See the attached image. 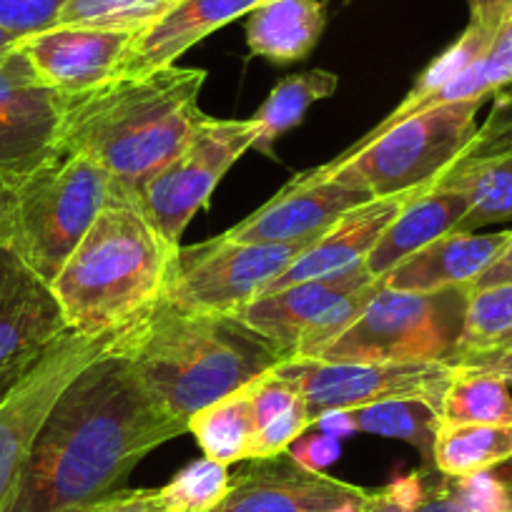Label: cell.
<instances>
[{
    "mask_svg": "<svg viewBox=\"0 0 512 512\" xmlns=\"http://www.w3.org/2000/svg\"><path fill=\"white\" fill-rule=\"evenodd\" d=\"M189 432L111 347L71 379L28 450L11 512H86L126 490L156 447Z\"/></svg>",
    "mask_w": 512,
    "mask_h": 512,
    "instance_id": "6da1fadb",
    "label": "cell"
},
{
    "mask_svg": "<svg viewBox=\"0 0 512 512\" xmlns=\"http://www.w3.org/2000/svg\"><path fill=\"white\" fill-rule=\"evenodd\" d=\"M204 83V68L174 63L63 96L58 149L96 161L111 181V199L139 204L149 181L184 151L204 118Z\"/></svg>",
    "mask_w": 512,
    "mask_h": 512,
    "instance_id": "7a4b0ae2",
    "label": "cell"
},
{
    "mask_svg": "<svg viewBox=\"0 0 512 512\" xmlns=\"http://www.w3.org/2000/svg\"><path fill=\"white\" fill-rule=\"evenodd\" d=\"M113 349L134 364L156 400L186 422L289 359L236 314L189 312L164 299L121 329Z\"/></svg>",
    "mask_w": 512,
    "mask_h": 512,
    "instance_id": "3957f363",
    "label": "cell"
},
{
    "mask_svg": "<svg viewBox=\"0 0 512 512\" xmlns=\"http://www.w3.org/2000/svg\"><path fill=\"white\" fill-rule=\"evenodd\" d=\"M176 251L139 206L108 201L53 279L73 332L111 337L139 322L164 297Z\"/></svg>",
    "mask_w": 512,
    "mask_h": 512,
    "instance_id": "277c9868",
    "label": "cell"
},
{
    "mask_svg": "<svg viewBox=\"0 0 512 512\" xmlns=\"http://www.w3.org/2000/svg\"><path fill=\"white\" fill-rule=\"evenodd\" d=\"M482 103L470 98L425 108L379 134H367L324 166L367 189L374 199L425 191L475 146Z\"/></svg>",
    "mask_w": 512,
    "mask_h": 512,
    "instance_id": "5b68a950",
    "label": "cell"
},
{
    "mask_svg": "<svg viewBox=\"0 0 512 512\" xmlns=\"http://www.w3.org/2000/svg\"><path fill=\"white\" fill-rule=\"evenodd\" d=\"M108 201L106 171L88 156L56 149L18 181L6 244L53 284Z\"/></svg>",
    "mask_w": 512,
    "mask_h": 512,
    "instance_id": "8992f818",
    "label": "cell"
},
{
    "mask_svg": "<svg viewBox=\"0 0 512 512\" xmlns=\"http://www.w3.org/2000/svg\"><path fill=\"white\" fill-rule=\"evenodd\" d=\"M467 304L470 287L400 292L379 282L357 322L317 359L455 364L462 354Z\"/></svg>",
    "mask_w": 512,
    "mask_h": 512,
    "instance_id": "52a82bcc",
    "label": "cell"
},
{
    "mask_svg": "<svg viewBox=\"0 0 512 512\" xmlns=\"http://www.w3.org/2000/svg\"><path fill=\"white\" fill-rule=\"evenodd\" d=\"M314 241L246 244L221 234L186 249L179 246L161 299L189 312L234 314L259 297Z\"/></svg>",
    "mask_w": 512,
    "mask_h": 512,
    "instance_id": "ba28073f",
    "label": "cell"
},
{
    "mask_svg": "<svg viewBox=\"0 0 512 512\" xmlns=\"http://www.w3.org/2000/svg\"><path fill=\"white\" fill-rule=\"evenodd\" d=\"M452 367L455 364L445 362H327L289 357L272 372L299 392L314 425L329 410H362L392 400H420L440 415Z\"/></svg>",
    "mask_w": 512,
    "mask_h": 512,
    "instance_id": "9c48e42d",
    "label": "cell"
},
{
    "mask_svg": "<svg viewBox=\"0 0 512 512\" xmlns=\"http://www.w3.org/2000/svg\"><path fill=\"white\" fill-rule=\"evenodd\" d=\"M259 136L254 118L204 116L174 161L164 166L139 199V211L169 244L181 246L186 226L209 201L226 171Z\"/></svg>",
    "mask_w": 512,
    "mask_h": 512,
    "instance_id": "30bf717a",
    "label": "cell"
},
{
    "mask_svg": "<svg viewBox=\"0 0 512 512\" xmlns=\"http://www.w3.org/2000/svg\"><path fill=\"white\" fill-rule=\"evenodd\" d=\"M71 332L53 284L0 241V405Z\"/></svg>",
    "mask_w": 512,
    "mask_h": 512,
    "instance_id": "8fae6325",
    "label": "cell"
},
{
    "mask_svg": "<svg viewBox=\"0 0 512 512\" xmlns=\"http://www.w3.org/2000/svg\"><path fill=\"white\" fill-rule=\"evenodd\" d=\"M111 337H83L71 332L56 344L51 354L38 364L36 372L0 405V512H11L21 485L28 450L48 410L56 405L71 379L101 357L113 344Z\"/></svg>",
    "mask_w": 512,
    "mask_h": 512,
    "instance_id": "7c38bea8",
    "label": "cell"
},
{
    "mask_svg": "<svg viewBox=\"0 0 512 512\" xmlns=\"http://www.w3.org/2000/svg\"><path fill=\"white\" fill-rule=\"evenodd\" d=\"M374 201L367 189L334 174L327 166L297 176L272 201L226 231L246 244H299L314 241L342 216Z\"/></svg>",
    "mask_w": 512,
    "mask_h": 512,
    "instance_id": "4fadbf2b",
    "label": "cell"
},
{
    "mask_svg": "<svg viewBox=\"0 0 512 512\" xmlns=\"http://www.w3.org/2000/svg\"><path fill=\"white\" fill-rule=\"evenodd\" d=\"M369 490L309 472L292 460H256L231 480L221 505L211 512H359Z\"/></svg>",
    "mask_w": 512,
    "mask_h": 512,
    "instance_id": "5bb4252c",
    "label": "cell"
},
{
    "mask_svg": "<svg viewBox=\"0 0 512 512\" xmlns=\"http://www.w3.org/2000/svg\"><path fill=\"white\" fill-rule=\"evenodd\" d=\"M134 33L56 26L21 43L38 78L61 96L91 91L111 81Z\"/></svg>",
    "mask_w": 512,
    "mask_h": 512,
    "instance_id": "9a60e30c",
    "label": "cell"
},
{
    "mask_svg": "<svg viewBox=\"0 0 512 512\" xmlns=\"http://www.w3.org/2000/svg\"><path fill=\"white\" fill-rule=\"evenodd\" d=\"M379 282L367 267H354L349 272L334 274L324 279H307V282L292 284L279 292L262 294L251 299L249 304L234 312L246 327L262 334L264 339L282 349L287 357H294L304 334L349 294Z\"/></svg>",
    "mask_w": 512,
    "mask_h": 512,
    "instance_id": "2e32d148",
    "label": "cell"
},
{
    "mask_svg": "<svg viewBox=\"0 0 512 512\" xmlns=\"http://www.w3.org/2000/svg\"><path fill=\"white\" fill-rule=\"evenodd\" d=\"M420 194V191H417ZM415 194L387 196V199H374L359 209L349 211L347 216L337 221L329 231H324L297 262L289 264L262 294L279 292L292 284L307 282V279H324L334 274L349 272L354 267H362L367 256L382 239L384 229L392 224L397 214L405 209L407 201ZM259 294V297H262Z\"/></svg>",
    "mask_w": 512,
    "mask_h": 512,
    "instance_id": "e0dca14e",
    "label": "cell"
},
{
    "mask_svg": "<svg viewBox=\"0 0 512 512\" xmlns=\"http://www.w3.org/2000/svg\"><path fill=\"white\" fill-rule=\"evenodd\" d=\"M264 0H176L156 23L136 33L116 76H141L174 66L191 46L241 16H249Z\"/></svg>",
    "mask_w": 512,
    "mask_h": 512,
    "instance_id": "ac0fdd59",
    "label": "cell"
},
{
    "mask_svg": "<svg viewBox=\"0 0 512 512\" xmlns=\"http://www.w3.org/2000/svg\"><path fill=\"white\" fill-rule=\"evenodd\" d=\"M510 231H497V234L450 231L407 256L405 262L397 264L382 279V284L390 289H400V292H437V289L447 287H470L495 262V256L510 239Z\"/></svg>",
    "mask_w": 512,
    "mask_h": 512,
    "instance_id": "d6986e66",
    "label": "cell"
},
{
    "mask_svg": "<svg viewBox=\"0 0 512 512\" xmlns=\"http://www.w3.org/2000/svg\"><path fill=\"white\" fill-rule=\"evenodd\" d=\"M467 211H470V196L460 186L440 179L435 186L420 191L407 201L405 209L384 229L382 239L367 256L364 267L374 279L382 282L397 264L405 262L407 256L437 241L440 236L460 229Z\"/></svg>",
    "mask_w": 512,
    "mask_h": 512,
    "instance_id": "ffe728a7",
    "label": "cell"
},
{
    "mask_svg": "<svg viewBox=\"0 0 512 512\" xmlns=\"http://www.w3.org/2000/svg\"><path fill=\"white\" fill-rule=\"evenodd\" d=\"M327 16L322 0H264L246 21V43L254 56L274 63L302 61L322 38Z\"/></svg>",
    "mask_w": 512,
    "mask_h": 512,
    "instance_id": "44dd1931",
    "label": "cell"
},
{
    "mask_svg": "<svg viewBox=\"0 0 512 512\" xmlns=\"http://www.w3.org/2000/svg\"><path fill=\"white\" fill-rule=\"evenodd\" d=\"M510 3L512 0H495L490 6L470 11V26L465 28V33H462L437 61H432L430 66H427V71L422 73L417 86L407 93L405 101H402L390 116L384 118L377 128H372L369 134H379L384 128H390L392 123L425 111L430 98L435 96L440 88H445L447 83L455 81L457 76H462L467 68H472L477 61H482L485 53L490 51L502 21H505V13L507 8H510Z\"/></svg>",
    "mask_w": 512,
    "mask_h": 512,
    "instance_id": "7402d4cb",
    "label": "cell"
},
{
    "mask_svg": "<svg viewBox=\"0 0 512 512\" xmlns=\"http://www.w3.org/2000/svg\"><path fill=\"white\" fill-rule=\"evenodd\" d=\"M442 179L470 196V211L457 231H477L512 221V151L477 154L470 149Z\"/></svg>",
    "mask_w": 512,
    "mask_h": 512,
    "instance_id": "603a6c76",
    "label": "cell"
},
{
    "mask_svg": "<svg viewBox=\"0 0 512 512\" xmlns=\"http://www.w3.org/2000/svg\"><path fill=\"white\" fill-rule=\"evenodd\" d=\"M510 460L512 425H437L432 467L442 477H467Z\"/></svg>",
    "mask_w": 512,
    "mask_h": 512,
    "instance_id": "cb8c5ba5",
    "label": "cell"
},
{
    "mask_svg": "<svg viewBox=\"0 0 512 512\" xmlns=\"http://www.w3.org/2000/svg\"><path fill=\"white\" fill-rule=\"evenodd\" d=\"M189 432L196 437L201 452L209 460L221 462V465L251 460V447L256 440L251 384L196 412L189 420Z\"/></svg>",
    "mask_w": 512,
    "mask_h": 512,
    "instance_id": "d4e9b609",
    "label": "cell"
},
{
    "mask_svg": "<svg viewBox=\"0 0 512 512\" xmlns=\"http://www.w3.org/2000/svg\"><path fill=\"white\" fill-rule=\"evenodd\" d=\"M337 86V73L322 71V68L297 73V76H289L284 81H279L267 96V101L251 116L256 121V126H259L254 149L267 156L272 154L274 144L287 134L289 128L299 126L304 121V116H307L309 108L317 101H322V98L332 96L337 91Z\"/></svg>",
    "mask_w": 512,
    "mask_h": 512,
    "instance_id": "484cf974",
    "label": "cell"
},
{
    "mask_svg": "<svg viewBox=\"0 0 512 512\" xmlns=\"http://www.w3.org/2000/svg\"><path fill=\"white\" fill-rule=\"evenodd\" d=\"M445 425H512L510 384L482 369L455 364L440 402Z\"/></svg>",
    "mask_w": 512,
    "mask_h": 512,
    "instance_id": "4316f807",
    "label": "cell"
},
{
    "mask_svg": "<svg viewBox=\"0 0 512 512\" xmlns=\"http://www.w3.org/2000/svg\"><path fill=\"white\" fill-rule=\"evenodd\" d=\"M21 43L0 53V121L58 123L63 96L38 78Z\"/></svg>",
    "mask_w": 512,
    "mask_h": 512,
    "instance_id": "83f0119b",
    "label": "cell"
},
{
    "mask_svg": "<svg viewBox=\"0 0 512 512\" xmlns=\"http://www.w3.org/2000/svg\"><path fill=\"white\" fill-rule=\"evenodd\" d=\"M352 415L357 422V432L407 442L420 450L427 465H432V445H435V432L440 425L435 407L420 400H392L352 410Z\"/></svg>",
    "mask_w": 512,
    "mask_h": 512,
    "instance_id": "f1b7e54d",
    "label": "cell"
},
{
    "mask_svg": "<svg viewBox=\"0 0 512 512\" xmlns=\"http://www.w3.org/2000/svg\"><path fill=\"white\" fill-rule=\"evenodd\" d=\"M176 0H68L58 26L141 33L159 21Z\"/></svg>",
    "mask_w": 512,
    "mask_h": 512,
    "instance_id": "f546056e",
    "label": "cell"
},
{
    "mask_svg": "<svg viewBox=\"0 0 512 512\" xmlns=\"http://www.w3.org/2000/svg\"><path fill=\"white\" fill-rule=\"evenodd\" d=\"M229 487V465L201 457L176 472L169 485L159 487V495L166 512H211L221 505Z\"/></svg>",
    "mask_w": 512,
    "mask_h": 512,
    "instance_id": "4dcf8cb0",
    "label": "cell"
},
{
    "mask_svg": "<svg viewBox=\"0 0 512 512\" xmlns=\"http://www.w3.org/2000/svg\"><path fill=\"white\" fill-rule=\"evenodd\" d=\"M512 329V282L470 292L462 354L490 349ZM460 354V357H462Z\"/></svg>",
    "mask_w": 512,
    "mask_h": 512,
    "instance_id": "1f68e13d",
    "label": "cell"
},
{
    "mask_svg": "<svg viewBox=\"0 0 512 512\" xmlns=\"http://www.w3.org/2000/svg\"><path fill=\"white\" fill-rule=\"evenodd\" d=\"M58 149V123L0 121V179L23 176Z\"/></svg>",
    "mask_w": 512,
    "mask_h": 512,
    "instance_id": "d6a6232c",
    "label": "cell"
},
{
    "mask_svg": "<svg viewBox=\"0 0 512 512\" xmlns=\"http://www.w3.org/2000/svg\"><path fill=\"white\" fill-rule=\"evenodd\" d=\"M377 289H379V282H374V284H369V287H364V289H359V292L344 297L339 304H334V307L329 309V312L324 314V317L319 319V322L314 324L307 334H304L302 342H299V347H297V352H294V357L317 359L319 354L329 347V344L337 342V339L342 337V334L347 332L354 322H357L359 314L364 312V307H367L369 299L374 297V292H377Z\"/></svg>",
    "mask_w": 512,
    "mask_h": 512,
    "instance_id": "836d02e7",
    "label": "cell"
},
{
    "mask_svg": "<svg viewBox=\"0 0 512 512\" xmlns=\"http://www.w3.org/2000/svg\"><path fill=\"white\" fill-rule=\"evenodd\" d=\"M68 0H0V28L18 41L58 26Z\"/></svg>",
    "mask_w": 512,
    "mask_h": 512,
    "instance_id": "e575fe53",
    "label": "cell"
},
{
    "mask_svg": "<svg viewBox=\"0 0 512 512\" xmlns=\"http://www.w3.org/2000/svg\"><path fill=\"white\" fill-rule=\"evenodd\" d=\"M312 427V417H309L307 405L299 397L289 410H284L282 415L269 420L267 425L256 430L254 447H251V460H274V457H282L289 450L294 440L304 435V432Z\"/></svg>",
    "mask_w": 512,
    "mask_h": 512,
    "instance_id": "d590c367",
    "label": "cell"
},
{
    "mask_svg": "<svg viewBox=\"0 0 512 512\" xmlns=\"http://www.w3.org/2000/svg\"><path fill=\"white\" fill-rule=\"evenodd\" d=\"M425 492V477L420 472H410V475H402L390 485H384L382 490L369 492L367 502L359 512H415Z\"/></svg>",
    "mask_w": 512,
    "mask_h": 512,
    "instance_id": "8d00e7d4",
    "label": "cell"
},
{
    "mask_svg": "<svg viewBox=\"0 0 512 512\" xmlns=\"http://www.w3.org/2000/svg\"><path fill=\"white\" fill-rule=\"evenodd\" d=\"M294 465H299L302 470L309 472H324L329 465L339 460L342 455V440L337 437H329L317 432V435H309V437H299L289 445V450L284 452Z\"/></svg>",
    "mask_w": 512,
    "mask_h": 512,
    "instance_id": "74e56055",
    "label": "cell"
},
{
    "mask_svg": "<svg viewBox=\"0 0 512 512\" xmlns=\"http://www.w3.org/2000/svg\"><path fill=\"white\" fill-rule=\"evenodd\" d=\"M86 512H166L159 490H121Z\"/></svg>",
    "mask_w": 512,
    "mask_h": 512,
    "instance_id": "f35d334b",
    "label": "cell"
},
{
    "mask_svg": "<svg viewBox=\"0 0 512 512\" xmlns=\"http://www.w3.org/2000/svg\"><path fill=\"white\" fill-rule=\"evenodd\" d=\"M455 364H465V367L482 369L502 382L512 384V347H490V349H477V352H467L457 359Z\"/></svg>",
    "mask_w": 512,
    "mask_h": 512,
    "instance_id": "ab89813d",
    "label": "cell"
},
{
    "mask_svg": "<svg viewBox=\"0 0 512 512\" xmlns=\"http://www.w3.org/2000/svg\"><path fill=\"white\" fill-rule=\"evenodd\" d=\"M512 282V231L507 244L502 246L500 254L495 256V262L470 284V292H480V289L497 287V284H510Z\"/></svg>",
    "mask_w": 512,
    "mask_h": 512,
    "instance_id": "60d3db41",
    "label": "cell"
},
{
    "mask_svg": "<svg viewBox=\"0 0 512 512\" xmlns=\"http://www.w3.org/2000/svg\"><path fill=\"white\" fill-rule=\"evenodd\" d=\"M415 512H470L465 505L460 502V497L455 495L452 490L450 480L445 477V482L437 487L427 485L425 497H422L420 505L415 507Z\"/></svg>",
    "mask_w": 512,
    "mask_h": 512,
    "instance_id": "b9f144b4",
    "label": "cell"
},
{
    "mask_svg": "<svg viewBox=\"0 0 512 512\" xmlns=\"http://www.w3.org/2000/svg\"><path fill=\"white\" fill-rule=\"evenodd\" d=\"M312 427H317V432L329 437H337V440H347V437L357 435V422H354L352 410H329L324 415L317 417Z\"/></svg>",
    "mask_w": 512,
    "mask_h": 512,
    "instance_id": "7bdbcfd3",
    "label": "cell"
},
{
    "mask_svg": "<svg viewBox=\"0 0 512 512\" xmlns=\"http://www.w3.org/2000/svg\"><path fill=\"white\" fill-rule=\"evenodd\" d=\"M18 181H21V176H3L0 179V241H6L8 219H11V206Z\"/></svg>",
    "mask_w": 512,
    "mask_h": 512,
    "instance_id": "ee69618b",
    "label": "cell"
},
{
    "mask_svg": "<svg viewBox=\"0 0 512 512\" xmlns=\"http://www.w3.org/2000/svg\"><path fill=\"white\" fill-rule=\"evenodd\" d=\"M18 43H21V41H18L16 36H11V33L0 28V53L8 51V48H13V46H18Z\"/></svg>",
    "mask_w": 512,
    "mask_h": 512,
    "instance_id": "f6af8a7d",
    "label": "cell"
},
{
    "mask_svg": "<svg viewBox=\"0 0 512 512\" xmlns=\"http://www.w3.org/2000/svg\"><path fill=\"white\" fill-rule=\"evenodd\" d=\"M467 3H470V11H477V8L490 6V3H495V0H467Z\"/></svg>",
    "mask_w": 512,
    "mask_h": 512,
    "instance_id": "bcb514c9",
    "label": "cell"
},
{
    "mask_svg": "<svg viewBox=\"0 0 512 512\" xmlns=\"http://www.w3.org/2000/svg\"><path fill=\"white\" fill-rule=\"evenodd\" d=\"M495 347H512V329H510V332H507V334H505V337H502V339H500V342H497V344H495Z\"/></svg>",
    "mask_w": 512,
    "mask_h": 512,
    "instance_id": "7dc6e473",
    "label": "cell"
}]
</instances>
